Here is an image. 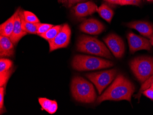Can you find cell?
<instances>
[{"label": "cell", "mask_w": 153, "mask_h": 115, "mask_svg": "<svg viewBox=\"0 0 153 115\" xmlns=\"http://www.w3.org/2000/svg\"><path fill=\"white\" fill-rule=\"evenodd\" d=\"M134 91V84L120 74L108 89L98 98L97 102L100 104L105 100H126L131 102Z\"/></svg>", "instance_id": "obj_1"}, {"label": "cell", "mask_w": 153, "mask_h": 115, "mask_svg": "<svg viewBox=\"0 0 153 115\" xmlns=\"http://www.w3.org/2000/svg\"><path fill=\"white\" fill-rule=\"evenodd\" d=\"M76 50L82 53L92 54L107 59L113 56L105 44L96 38L82 35L78 39Z\"/></svg>", "instance_id": "obj_2"}, {"label": "cell", "mask_w": 153, "mask_h": 115, "mask_svg": "<svg viewBox=\"0 0 153 115\" xmlns=\"http://www.w3.org/2000/svg\"><path fill=\"white\" fill-rule=\"evenodd\" d=\"M71 91L73 97L80 102L92 103L97 97L92 84L79 76L74 77L72 79Z\"/></svg>", "instance_id": "obj_3"}, {"label": "cell", "mask_w": 153, "mask_h": 115, "mask_svg": "<svg viewBox=\"0 0 153 115\" xmlns=\"http://www.w3.org/2000/svg\"><path fill=\"white\" fill-rule=\"evenodd\" d=\"M114 65L112 62L108 60L83 55H77L73 58V68L78 71H93L109 68Z\"/></svg>", "instance_id": "obj_4"}, {"label": "cell", "mask_w": 153, "mask_h": 115, "mask_svg": "<svg viewBox=\"0 0 153 115\" xmlns=\"http://www.w3.org/2000/svg\"><path fill=\"white\" fill-rule=\"evenodd\" d=\"M129 65L137 79L142 84L153 75V57H137L131 61Z\"/></svg>", "instance_id": "obj_5"}, {"label": "cell", "mask_w": 153, "mask_h": 115, "mask_svg": "<svg viewBox=\"0 0 153 115\" xmlns=\"http://www.w3.org/2000/svg\"><path fill=\"white\" fill-rule=\"evenodd\" d=\"M117 74V70L113 69L88 73L85 76L94 84L98 91L99 93L100 94L115 79Z\"/></svg>", "instance_id": "obj_6"}, {"label": "cell", "mask_w": 153, "mask_h": 115, "mask_svg": "<svg viewBox=\"0 0 153 115\" xmlns=\"http://www.w3.org/2000/svg\"><path fill=\"white\" fill-rule=\"evenodd\" d=\"M71 30L68 24L62 25V29L53 39L48 41L50 52L59 49L66 48L70 42Z\"/></svg>", "instance_id": "obj_7"}, {"label": "cell", "mask_w": 153, "mask_h": 115, "mask_svg": "<svg viewBox=\"0 0 153 115\" xmlns=\"http://www.w3.org/2000/svg\"><path fill=\"white\" fill-rule=\"evenodd\" d=\"M103 40L116 58L123 57L124 54L125 45L120 37L115 33H111Z\"/></svg>", "instance_id": "obj_8"}, {"label": "cell", "mask_w": 153, "mask_h": 115, "mask_svg": "<svg viewBox=\"0 0 153 115\" xmlns=\"http://www.w3.org/2000/svg\"><path fill=\"white\" fill-rule=\"evenodd\" d=\"M128 42L129 50L131 54L137 50H150L152 45L147 39L135 35L133 33H129L127 37Z\"/></svg>", "instance_id": "obj_9"}, {"label": "cell", "mask_w": 153, "mask_h": 115, "mask_svg": "<svg viewBox=\"0 0 153 115\" xmlns=\"http://www.w3.org/2000/svg\"><path fill=\"white\" fill-rule=\"evenodd\" d=\"M80 30L89 35H98L105 30L104 25L98 20L94 19L85 20L81 24Z\"/></svg>", "instance_id": "obj_10"}, {"label": "cell", "mask_w": 153, "mask_h": 115, "mask_svg": "<svg viewBox=\"0 0 153 115\" xmlns=\"http://www.w3.org/2000/svg\"><path fill=\"white\" fill-rule=\"evenodd\" d=\"M75 15L78 18H83L97 12L98 7L92 1L79 3L73 7Z\"/></svg>", "instance_id": "obj_11"}, {"label": "cell", "mask_w": 153, "mask_h": 115, "mask_svg": "<svg viewBox=\"0 0 153 115\" xmlns=\"http://www.w3.org/2000/svg\"><path fill=\"white\" fill-rule=\"evenodd\" d=\"M20 9V8H18L15 12L16 16L13 30L11 36L9 37V38L14 45H17L19 40L27 33L22 29L20 18L19 14Z\"/></svg>", "instance_id": "obj_12"}, {"label": "cell", "mask_w": 153, "mask_h": 115, "mask_svg": "<svg viewBox=\"0 0 153 115\" xmlns=\"http://www.w3.org/2000/svg\"><path fill=\"white\" fill-rule=\"evenodd\" d=\"M127 26L129 28L137 30L142 35L149 39L153 36V25L148 22L135 21L128 23Z\"/></svg>", "instance_id": "obj_13"}, {"label": "cell", "mask_w": 153, "mask_h": 115, "mask_svg": "<svg viewBox=\"0 0 153 115\" xmlns=\"http://www.w3.org/2000/svg\"><path fill=\"white\" fill-rule=\"evenodd\" d=\"M14 45L8 37L0 36V56L12 57L14 54Z\"/></svg>", "instance_id": "obj_14"}, {"label": "cell", "mask_w": 153, "mask_h": 115, "mask_svg": "<svg viewBox=\"0 0 153 115\" xmlns=\"http://www.w3.org/2000/svg\"><path fill=\"white\" fill-rule=\"evenodd\" d=\"M15 12L10 18L0 26V35L4 36L9 37L13 30L15 23Z\"/></svg>", "instance_id": "obj_15"}, {"label": "cell", "mask_w": 153, "mask_h": 115, "mask_svg": "<svg viewBox=\"0 0 153 115\" xmlns=\"http://www.w3.org/2000/svg\"><path fill=\"white\" fill-rule=\"evenodd\" d=\"M38 100L43 110L50 114H54L57 111L58 105L56 100H51L45 98H39Z\"/></svg>", "instance_id": "obj_16"}, {"label": "cell", "mask_w": 153, "mask_h": 115, "mask_svg": "<svg viewBox=\"0 0 153 115\" xmlns=\"http://www.w3.org/2000/svg\"><path fill=\"white\" fill-rule=\"evenodd\" d=\"M19 14L23 30L30 34H37L38 24L39 23H31L27 21L24 17V13L22 9H20V10Z\"/></svg>", "instance_id": "obj_17"}, {"label": "cell", "mask_w": 153, "mask_h": 115, "mask_svg": "<svg viewBox=\"0 0 153 115\" xmlns=\"http://www.w3.org/2000/svg\"><path fill=\"white\" fill-rule=\"evenodd\" d=\"M97 12L101 18L108 23H111L114 15L113 10L108 5L103 4L98 8Z\"/></svg>", "instance_id": "obj_18"}, {"label": "cell", "mask_w": 153, "mask_h": 115, "mask_svg": "<svg viewBox=\"0 0 153 115\" xmlns=\"http://www.w3.org/2000/svg\"><path fill=\"white\" fill-rule=\"evenodd\" d=\"M62 25H59L53 26L52 28L48 30L46 32L43 34L39 35L41 37L47 41L51 40L53 39L55 37L57 36L59 33L60 31L62 29Z\"/></svg>", "instance_id": "obj_19"}, {"label": "cell", "mask_w": 153, "mask_h": 115, "mask_svg": "<svg viewBox=\"0 0 153 115\" xmlns=\"http://www.w3.org/2000/svg\"><path fill=\"white\" fill-rule=\"evenodd\" d=\"M13 62L10 59L1 58L0 59V73L7 72L12 69Z\"/></svg>", "instance_id": "obj_20"}, {"label": "cell", "mask_w": 153, "mask_h": 115, "mask_svg": "<svg viewBox=\"0 0 153 115\" xmlns=\"http://www.w3.org/2000/svg\"><path fill=\"white\" fill-rule=\"evenodd\" d=\"M24 17L26 20L31 23H40L39 19L34 13L28 11H23Z\"/></svg>", "instance_id": "obj_21"}, {"label": "cell", "mask_w": 153, "mask_h": 115, "mask_svg": "<svg viewBox=\"0 0 153 115\" xmlns=\"http://www.w3.org/2000/svg\"><path fill=\"white\" fill-rule=\"evenodd\" d=\"M13 69H11L7 72L0 73V86L6 87L7 82L9 79L11 74L12 73Z\"/></svg>", "instance_id": "obj_22"}, {"label": "cell", "mask_w": 153, "mask_h": 115, "mask_svg": "<svg viewBox=\"0 0 153 115\" xmlns=\"http://www.w3.org/2000/svg\"><path fill=\"white\" fill-rule=\"evenodd\" d=\"M53 26L54 25L51 24H42V23H39L38 24L37 34L39 36L41 34L45 33L48 30L52 28Z\"/></svg>", "instance_id": "obj_23"}, {"label": "cell", "mask_w": 153, "mask_h": 115, "mask_svg": "<svg viewBox=\"0 0 153 115\" xmlns=\"http://www.w3.org/2000/svg\"><path fill=\"white\" fill-rule=\"evenodd\" d=\"M6 87L2 86L0 88V111L1 114L5 112L4 111V99L5 94V89Z\"/></svg>", "instance_id": "obj_24"}, {"label": "cell", "mask_w": 153, "mask_h": 115, "mask_svg": "<svg viewBox=\"0 0 153 115\" xmlns=\"http://www.w3.org/2000/svg\"><path fill=\"white\" fill-rule=\"evenodd\" d=\"M153 85V75L150 77L149 79L145 81L144 83H143L140 89V93L142 92L144 90L148 89L151 85Z\"/></svg>", "instance_id": "obj_25"}, {"label": "cell", "mask_w": 153, "mask_h": 115, "mask_svg": "<svg viewBox=\"0 0 153 115\" xmlns=\"http://www.w3.org/2000/svg\"><path fill=\"white\" fill-rule=\"evenodd\" d=\"M141 0H121L119 5H137L138 6L140 4Z\"/></svg>", "instance_id": "obj_26"}, {"label": "cell", "mask_w": 153, "mask_h": 115, "mask_svg": "<svg viewBox=\"0 0 153 115\" xmlns=\"http://www.w3.org/2000/svg\"><path fill=\"white\" fill-rule=\"evenodd\" d=\"M144 96L153 100V89L149 87L148 89L144 90L142 92Z\"/></svg>", "instance_id": "obj_27"}, {"label": "cell", "mask_w": 153, "mask_h": 115, "mask_svg": "<svg viewBox=\"0 0 153 115\" xmlns=\"http://www.w3.org/2000/svg\"><path fill=\"white\" fill-rule=\"evenodd\" d=\"M65 1H67L68 7H72L73 5H74L76 3L82 2V1H84L85 0H65Z\"/></svg>", "instance_id": "obj_28"}, {"label": "cell", "mask_w": 153, "mask_h": 115, "mask_svg": "<svg viewBox=\"0 0 153 115\" xmlns=\"http://www.w3.org/2000/svg\"><path fill=\"white\" fill-rule=\"evenodd\" d=\"M104 1L111 4H118V5L120 4L121 1V0H104Z\"/></svg>", "instance_id": "obj_29"}, {"label": "cell", "mask_w": 153, "mask_h": 115, "mask_svg": "<svg viewBox=\"0 0 153 115\" xmlns=\"http://www.w3.org/2000/svg\"><path fill=\"white\" fill-rule=\"evenodd\" d=\"M149 42H150V44L151 45H153V36H152L151 38L149 40Z\"/></svg>", "instance_id": "obj_30"}, {"label": "cell", "mask_w": 153, "mask_h": 115, "mask_svg": "<svg viewBox=\"0 0 153 115\" xmlns=\"http://www.w3.org/2000/svg\"><path fill=\"white\" fill-rule=\"evenodd\" d=\"M150 87L152 88V89H153V85H151V86H150Z\"/></svg>", "instance_id": "obj_31"}, {"label": "cell", "mask_w": 153, "mask_h": 115, "mask_svg": "<svg viewBox=\"0 0 153 115\" xmlns=\"http://www.w3.org/2000/svg\"><path fill=\"white\" fill-rule=\"evenodd\" d=\"M148 1H152L153 0H147Z\"/></svg>", "instance_id": "obj_32"}]
</instances>
